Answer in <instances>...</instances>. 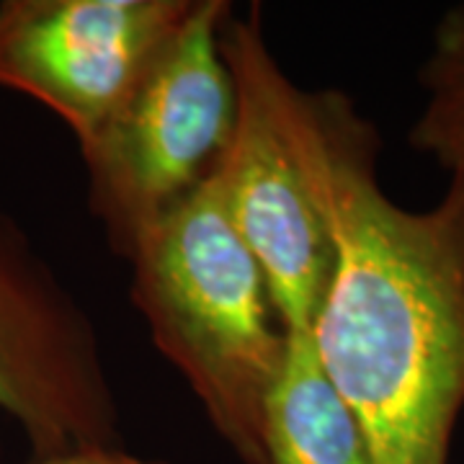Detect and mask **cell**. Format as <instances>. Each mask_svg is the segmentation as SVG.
Segmentation results:
<instances>
[{
	"mask_svg": "<svg viewBox=\"0 0 464 464\" xmlns=\"http://www.w3.org/2000/svg\"><path fill=\"white\" fill-rule=\"evenodd\" d=\"M0 413L34 457L119 444V400L93 317L0 209Z\"/></svg>",
	"mask_w": 464,
	"mask_h": 464,
	"instance_id": "277c9868",
	"label": "cell"
},
{
	"mask_svg": "<svg viewBox=\"0 0 464 464\" xmlns=\"http://www.w3.org/2000/svg\"><path fill=\"white\" fill-rule=\"evenodd\" d=\"M29 464H166L137 457L132 451H124L119 444H103V447H85L65 454H54L44 459H34Z\"/></svg>",
	"mask_w": 464,
	"mask_h": 464,
	"instance_id": "9c48e42d",
	"label": "cell"
},
{
	"mask_svg": "<svg viewBox=\"0 0 464 464\" xmlns=\"http://www.w3.org/2000/svg\"><path fill=\"white\" fill-rule=\"evenodd\" d=\"M271 101L331 232L317 359L372 464H449L464 411V170L431 209H405L377 176L380 134L343 91L299 88L276 65Z\"/></svg>",
	"mask_w": 464,
	"mask_h": 464,
	"instance_id": "6da1fadb",
	"label": "cell"
},
{
	"mask_svg": "<svg viewBox=\"0 0 464 464\" xmlns=\"http://www.w3.org/2000/svg\"><path fill=\"white\" fill-rule=\"evenodd\" d=\"M194 8L197 0H3L0 85L60 116L85 150Z\"/></svg>",
	"mask_w": 464,
	"mask_h": 464,
	"instance_id": "8992f818",
	"label": "cell"
},
{
	"mask_svg": "<svg viewBox=\"0 0 464 464\" xmlns=\"http://www.w3.org/2000/svg\"><path fill=\"white\" fill-rule=\"evenodd\" d=\"M222 54L237 119L215 179L235 230L271 284L286 331H310L331 282L333 243L274 111L271 75L279 60L266 42L261 5L227 18Z\"/></svg>",
	"mask_w": 464,
	"mask_h": 464,
	"instance_id": "5b68a950",
	"label": "cell"
},
{
	"mask_svg": "<svg viewBox=\"0 0 464 464\" xmlns=\"http://www.w3.org/2000/svg\"><path fill=\"white\" fill-rule=\"evenodd\" d=\"M261 464H372L364 431L317 359L310 331H286L266 398Z\"/></svg>",
	"mask_w": 464,
	"mask_h": 464,
	"instance_id": "52a82bcc",
	"label": "cell"
},
{
	"mask_svg": "<svg viewBox=\"0 0 464 464\" xmlns=\"http://www.w3.org/2000/svg\"><path fill=\"white\" fill-rule=\"evenodd\" d=\"M227 0H197L176 42L83 152L88 207L127 261L134 243L201 186L230 148L237 93L222 54Z\"/></svg>",
	"mask_w": 464,
	"mask_h": 464,
	"instance_id": "3957f363",
	"label": "cell"
},
{
	"mask_svg": "<svg viewBox=\"0 0 464 464\" xmlns=\"http://www.w3.org/2000/svg\"><path fill=\"white\" fill-rule=\"evenodd\" d=\"M420 81L429 99L411 130V145L449 173L464 170V5L449 8L439 21Z\"/></svg>",
	"mask_w": 464,
	"mask_h": 464,
	"instance_id": "ba28073f",
	"label": "cell"
},
{
	"mask_svg": "<svg viewBox=\"0 0 464 464\" xmlns=\"http://www.w3.org/2000/svg\"><path fill=\"white\" fill-rule=\"evenodd\" d=\"M127 264L130 299L155 348L181 372L235 457L261 464L266 398L286 351V325L215 176L152 225Z\"/></svg>",
	"mask_w": 464,
	"mask_h": 464,
	"instance_id": "7a4b0ae2",
	"label": "cell"
}]
</instances>
